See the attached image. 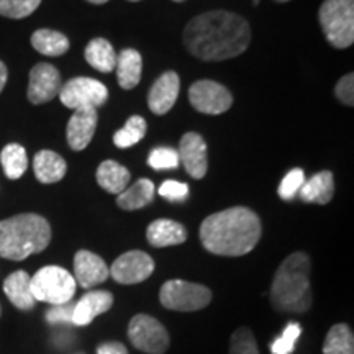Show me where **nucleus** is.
Masks as SVG:
<instances>
[{"label":"nucleus","mask_w":354,"mask_h":354,"mask_svg":"<svg viewBox=\"0 0 354 354\" xmlns=\"http://www.w3.org/2000/svg\"><path fill=\"white\" fill-rule=\"evenodd\" d=\"M318 20L333 48L344 50L354 43V0H325Z\"/></svg>","instance_id":"obj_5"},{"label":"nucleus","mask_w":354,"mask_h":354,"mask_svg":"<svg viewBox=\"0 0 354 354\" xmlns=\"http://www.w3.org/2000/svg\"><path fill=\"white\" fill-rule=\"evenodd\" d=\"M61 87V74L53 64L39 63L30 71V82H28V100L35 105L46 104L59 95Z\"/></svg>","instance_id":"obj_12"},{"label":"nucleus","mask_w":354,"mask_h":354,"mask_svg":"<svg viewBox=\"0 0 354 354\" xmlns=\"http://www.w3.org/2000/svg\"><path fill=\"white\" fill-rule=\"evenodd\" d=\"M109 99V88L97 79L74 77L61 87L59 100L71 110L104 105Z\"/></svg>","instance_id":"obj_9"},{"label":"nucleus","mask_w":354,"mask_h":354,"mask_svg":"<svg viewBox=\"0 0 354 354\" xmlns=\"http://www.w3.org/2000/svg\"><path fill=\"white\" fill-rule=\"evenodd\" d=\"M154 271V261L151 256L145 251H128V253L118 256L113 261L112 268L109 269L118 284H140L151 276Z\"/></svg>","instance_id":"obj_11"},{"label":"nucleus","mask_w":354,"mask_h":354,"mask_svg":"<svg viewBox=\"0 0 354 354\" xmlns=\"http://www.w3.org/2000/svg\"><path fill=\"white\" fill-rule=\"evenodd\" d=\"M0 315H2V307H0Z\"/></svg>","instance_id":"obj_45"},{"label":"nucleus","mask_w":354,"mask_h":354,"mask_svg":"<svg viewBox=\"0 0 354 354\" xmlns=\"http://www.w3.org/2000/svg\"><path fill=\"white\" fill-rule=\"evenodd\" d=\"M97 354H128V351L122 343L109 342V343H102L100 346L97 348Z\"/></svg>","instance_id":"obj_38"},{"label":"nucleus","mask_w":354,"mask_h":354,"mask_svg":"<svg viewBox=\"0 0 354 354\" xmlns=\"http://www.w3.org/2000/svg\"><path fill=\"white\" fill-rule=\"evenodd\" d=\"M97 120H99L97 109L86 107L74 110L73 117L68 122V128H66L68 143L74 151H82L91 145L97 128Z\"/></svg>","instance_id":"obj_15"},{"label":"nucleus","mask_w":354,"mask_h":354,"mask_svg":"<svg viewBox=\"0 0 354 354\" xmlns=\"http://www.w3.org/2000/svg\"><path fill=\"white\" fill-rule=\"evenodd\" d=\"M325 354H354V336L353 331L344 323L333 325L326 335L323 344Z\"/></svg>","instance_id":"obj_28"},{"label":"nucleus","mask_w":354,"mask_h":354,"mask_svg":"<svg viewBox=\"0 0 354 354\" xmlns=\"http://www.w3.org/2000/svg\"><path fill=\"white\" fill-rule=\"evenodd\" d=\"M276 2H281V3H284V2H289V0H276Z\"/></svg>","instance_id":"obj_41"},{"label":"nucleus","mask_w":354,"mask_h":354,"mask_svg":"<svg viewBox=\"0 0 354 354\" xmlns=\"http://www.w3.org/2000/svg\"><path fill=\"white\" fill-rule=\"evenodd\" d=\"M154 201V184L146 177L136 180L131 187L123 190L122 194H118L117 197V205L122 210L131 212L143 209V207L149 205Z\"/></svg>","instance_id":"obj_24"},{"label":"nucleus","mask_w":354,"mask_h":354,"mask_svg":"<svg viewBox=\"0 0 354 354\" xmlns=\"http://www.w3.org/2000/svg\"><path fill=\"white\" fill-rule=\"evenodd\" d=\"M87 2H91V3H95V6H102V3H107L109 0H87Z\"/></svg>","instance_id":"obj_40"},{"label":"nucleus","mask_w":354,"mask_h":354,"mask_svg":"<svg viewBox=\"0 0 354 354\" xmlns=\"http://www.w3.org/2000/svg\"><path fill=\"white\" fill-rule=\"evenodd\" d=\"M180 79L174 71H166L156 79L148 94V107L153 113L165 115L174 107L179 97Z\"/></svg>","instance_id":"obj_16"},{"label":"nucleus","mask_w":354,"mask_h":354,"mask_svg":"<svg viewBox=\"0 0 354 354\" xmlns=\"http://www.w3.org/2000/svg\"><path fill=\"white\" fill-rule=\"evenodd\" d=\"M109 276V266L99 254L81 250L74 256V279H76V284L84 289L104 284Z\"/></svg>","instance_id":"obj_14"},{"label":"nucleus","mask_w":354,"mask_h":354,"mask_svg":"<svg viewBox=\"0 0 354 354\" xmlns=\"http://www.w3.org/2000/svg\"><path fill=\"white\" fill-rule=\"evenodd\" d=\"M189 100L197 112L205 115H221L233 105V95L228 88L209 79L197 81L190 86Z\"/></svg>","instance_id":"obj_10"},{"label":"nucleus","mask_w":354,"mask_h":354,"mask_svg":"<svg viewBox=\"0 0 354 354\" xmlns=\"http://www.w3.org/2000/svg\"><path fill=\"white\" fill-rule=\"evenodd\" d=\"M117 81L122 88L130 91L136 87L141 81V71H143V59L136 50L127 48L117 56Z\"/></svg>","instance_id":"obj_22"},{"label":"nucleus","mask_w":354,"mask_h":354,"mask_svg":"<svg viewBox=\"0 0 354 354\" xmlns=\"http://www.w3.org/2000/svg\"><path fill=\"white\" fill-rule=\"evenodd\" d=\"M305 180H307V177H305L304 169L295 167V169L289 171L284 179H282V183L279 184V189H277L279 197L287 202L292 201V198H295V196L299 194V190L302 189Z\"/></svg>","instance_id":"obj_32"},{"label":"nucleus","mask_w":354,"mask_h":354,"mask_svg":"<svg viewBox=\"0 0 354 354\" xmlns=\"http://www.w3.org/2000/svg\"><path fill=\"white\" fill-rule=\"evenodd\" d=\"M300 333H302V328H300L299 323H289V326L284 330V333L272 343V354H290L294 351L295 342H297Z\"/></svg>","instance_id":"obj_34"},{"label":"nucleus","mask_w":354,"mask_h":354,"mask_svg":"<svg viewBox=\"0 0 354 354\" xmlns=\"http://www.w3.org/2000/svg\"><path fill=\"white\" fill-rule=\"evenodd\" d=\"M179 161L192 179H203L209 169L207 159V143L198 133L189 131L180 138L179 143Z\"/></svg>","instance_id":"obj_13"},{"label":"nucleus","mask_w":354,"mask_h":354,"mask_svg":"<svg viewBox=\"0 0 354 354\" xmlns=\"http://www.w3.org/2000/svg\"><path fill=\"white\" fill-rule=\"evenodd\" d=\"M130 2H140V0H130Z\"/></svg>","instance_id":"obj_44"},{"label":"nucleus","mask_w":354,"mask_h":354,"mask_svg":"<svg viewBox=\"0 0 354 354\" xmlns=\"http://www.w3.org/2000/svg\"><path fill=\"white\" fill-rule=\"evenodd\" d=\"M32 44L38 53L44 56H61L69 50V39L66 35L55 30L41 28L32 35Z\"/></svg>","instance_id":"obj_26"},{"label":"nucleus","mask_w":354,"mask_h":354,"mask_svg":"<svg viewBox=\"0 0 354 354\" xmlns=\"http://www.w3.org/2000/svg\"><path fill=\"white\" fill-rule=\"evenodd\" d=\"M39 3L41 0H0V15L13 20L25 19L37 10Z\"/></svg>","instance_id":"obj_30"},{"label":"nucleus","mask_w":354,"mask_h":354,"mask_svg":"<svg viewBox=\"0 0 354 354\" xmlns=\"http://www.w3.org/2000/svg\"><path fill=\"white\" fill-rule=\"evenodd\" d=\"M335 94L342 104L353 107L354 105V76L351 73L339 79L335 87Z\"/></svg>","instance_id":"obj_36"},{"label":"nucleus","mask_w":354,"mask_h":354,"mask_svg":"<svg viewBox=\"0 0 354 354\" xmlns=\"http://www.w3.org/2000/svg\"><path fill=\"white\" fill-rule=\"evenodd\" d=\"M159 300L162 307L176 312H196L210 304L212 290L196 282L172 279L162 284L159 290Z\"/></svg>","instance_id":"obj_7"},{"label":"nucleus","mask_w":354,"mask_h":354,"mask_svg":"<svg viewBox=\"0 0 354 354\" xmlns=\"http://www.w3.org/2000/svg\"><path fill=\"white\" fill-rule=\"evenodd\" d=\"M76 279L59 266H46L32 277V294L37 302L63 305L76 294Z\"/></svg>","instance_id":"obj_6"},{"label":"nucleus","mask_w":354,"mask_h":354,"mask_svg":"<svg viewBox=\"0 0 354 354\" xmlns=\"http://www.w3.org/2000/svg\"><path fill=\"white\" fill-rule=\"evenodd\" d=\"M3 292L12 305L20 310H32L37 304L32 294V277L25 271L12 272L3 282Z\"/></svg>","instance_id":"obj_20"},{"label":"nucleus","mask_w":354,"mask_h":354,"mask_svg":"<svg viewBox=\"0 0 354 354\" xmlns=\"http://www.w3.org/2000/svg\"><path fill=\"white\" fill-rule=\"evenodd\" d=\"M259 216L248 207H232L207 216L201 225L203 248L218 256H243L253 251L261 238Z\"/></svg>","instance_id":"obj_2"},{"label":"nucleus","mask_w":354,"mask_h":354,"mask_svg":"<svg viewBox=\"0 0 354 354\" xmlns=\"http://www.w3.org/2000/svg\"><path fill=\"white\" fill-rule=\"evenodd\" d=\"M51 241V227L37 214H20L0 221V258L24 261L41 253Z\"/></svg>","instance_id":"obj_4"},{"label":"nucleus","mask_w":354,"mask_h":354,"mask_svg":"<svg viewBox=\"0 0 354 354\" xmlns=\"http://www.w3.org/2000/svg\"><path fill=\"white\" fill-rule=\"evenodd\" d=\"M74 305L68 302L63 305H53L46 312V320L50 323H73Z\"/></svg>","instance_id":"obj_37"},{"label":"nucleus","mask_w":354,"mask_h":354,"mask_svg":"<svg viewBox=\"0 0 354 354\" xmlns=\"http://www.w3.org/2000/svg\"><path fill=\"white\" fill-rule=\"evenodd\" d=\"M113 295L107 290H91L82 295L77 304H74L73 325L87 326L97 317L112 308Z\"/></svg>","instance_id":"obj_17"},{"label":"nucleus","mask_w":354,"mask_h":354,"mask_svg":"<svg viewBox=\"0 0 354 354\" xmlns=\"http://www.w3.org/2000/svg\"><path fill=\"white\" fill-rule=\"evenodd\" d=\"M128 338L133 346L146 354H162L169 348V333L162 323L145 313L131 318Z\"/></svg>","instance_id":"obj_8"},{"label":"nucleus","mask_w":354,"mask_h":354,"mask_svg":"<svg viewBox=\"0 0 354 354\" xmlns=\"http://www.w3.org/2000/svg\"><path fill=\"white\" fill-rule=\"evenodd\" d=\"M148 165L156 171L176 169L180 165L179 153L172 148H154L148 156Z\"/></svg>","instance_id":"obj_33"},{"label":"nucleus","mask_w":354,"mask_h":354,"mask_svg":"<svg viewBox=\"0 0 354 354\" xmlns=\"http://www.w3.org/2000/svg\"><path fill=\"white\" fill-rule=\"evenodd\" d=\"M33 171L41 184H55L66 176L68 165H66L64 158H61L57 153L43 149L37 153L33 159Z\"/></svg>","instance_id":"obj_21"},{"label":"nucleus","mask_w":354,"mask_h":354,"mask_svg":"<svg viewBox=\"0 0 354 354\" xmlns=\"http://www.w3.org/2000/svg\"><path fill=\"white\" fill-rule=\"evenodd\" d=\"M148 243L154 248H166L183 245L187 240V230L179 221L159 218L154 220L146 230Z\"/></svg>","instance_id":"obj_18"},{"label":"nucleus","mask_w":354,"mask_h":354,"mask_svg":"<svg viewBox=\"0 0 354 354\" xmlns=\"http://www.w3.org/2000/svg\"><path fill=\"white\" fill-rule=\"evenodd\" d=\"M251 26L228 10H212L194 17L184 28L187 51L202 61H227L248 50Z\"/></svg>","instance_id":"obj_1"},{"label":"nucleus","mask_w":354,"mask_h":354,"mask_svg":"<svg viewBox=\"0 0 354 354\" xmlns=\"http://www.w3.org/2000/svg\"><path fill=\"white\" fill-rule=\"evenodd\" d=\"M0 162H2V169L8 179L17 180L25 174L26 167H28V156H26L24 146L10 143L0 153Z\"/></svg>","instance_id":"obj_27"},{"label":"nucleus","mask_w":354,"mask_h":354,"mask_svg":"<svg viewBox=\"0 0 354 354\" xmlns=\"http://www.w3.org/2000/svg\"><path fill=\"white\" fill-rule=\"evenodd\" d=\"M7 77H8V71H7V66L0 61V92L3 91V87H6L7 84Z\"/></svg>","instance_id":"obj_39"},{"label":"nucleus","mask_w":354,"mask_h":354,"mask_svg":"<svg viewBox=\"0 0 354 354\" xmlns=\"http://www.w3.org/2000/svg\"><path fill=\"white\" fill-rule=\"evenodd\" d=\"M159 196L169 202H185L189 197V185L177 180H166L159 187Z\"/></svg>","instance_id":"obj_35"},{"label":"nucleus","mask_w":354,"mask_h":354,"mask_svg":"<svg viewBox=\"0 0 354 354\" xmlns=\"http://www.w3.org/2000/svg\"><path fill=\"white\" fill-rule=\"evenodd\" d=\"M97 184L100 185L105 192L109 194H122L127 189L128 183H130V171L125 166H122L120 162L112 161H104L97 169Z\"/></svg>","instance_id":"obj_23"},{"label":"nucleus","mask_w":354,"mask_h":354,"mask_svg":"<svg viewBox=\"0 0 354 354\" xmlns=\"http://www.w3.org/2000/svg\"><path fill=\"white\" fill-rule=\"evenodd\" d=\"M146 130H148V125H146V120L140 115H133V117L128 118V122L123 125L120 130L113 135V143L117 148H131V146L138 145L141 140L145 138Z\"/></svg>","instance_id":"obj_29"},{"label":"nucleus","mask_w":354,"mask_h":354,"mask_svg":"<svg viewBox=\"0 0 354 354\" xmlns=\"http://www.w3.org/2000/svg\"><path fill=\"white\" fill-rule=\"evenodd\" d=\"M86 61L99 73H112L117 64V53H115L112 43L105 38H94L88 41L84 51Z\"/></svg>","instance_id":"obj_25"},{"label":"nucleus","mask_w":354,"mask_h":354,"mask_svg":"<svg viewBox=\"0 0 354 354\" xmlns=\"http://www.w3.org/2000/svg\"><path fill=\"white\" fill-rule=\"evenodd\" d=\"M299 196L304 202L318 203V205H325L335 196V177L331 171L317 172L315 176L305 180L302 189L299 190Z\"/></svg>","instance_id":"obj_19"},{"label":"nucleus","mask_w":354,"mask_h":354,"mask_svg":"<svg viewBox=\"0 0 354 354\" xmlns=\"http://www.w3.org/2000/svg\"><path fill=\"white\" fill-rule=\"evenodd\" d=\"M271 304L282 313H305L312 307L308 254H290L279 266L271 287Z\"/></svg>","instance_id":"obj_3"},{"label":"nucleus","mask_w":354,"mask_h":354,"mask_svg":"<svg viewBox=\"0 0 354 354\" xmlns=\"http://www.w3.org/2000/svg\"><path fill=\"white\" fill-rule=\"evenodd\" d=\"M230 354H259L253 331L246 326L234 331L230 342Z\"/></svg>","instance_id":"obj_31"},{"label":"nucleus","mask_w":354,"mask_h":354,"mask_svg":"<svg viewBox=\"0 0 354 354\" xmlns=\"http://www.w3.org/2000/svg\"><path fill=\"white\" fill-rule=\"evenodd\" d=\"M174 2H184V0H174Z\"/></svg>","instance_id":"obj_43"},{"label":"nucleus","mask_w":354,"mask_h":354,"mask_svg":"<svg viewBox=\"0 0 354 354\" xmlns=\"http://www.w3.org/2000/svg\"><path fill=\"white\" fill-rule=\"evenodd\" d=\"M253 3H254V6H258V3H259V0H253Z\"/></svg>","instance_id":"obj_42"}]
</instances>
